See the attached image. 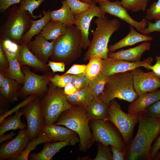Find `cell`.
Wrapping results in <instances>:
<instances>
[{
    "label": "cell",
    "mask_w": 160,
    "mask_h": 160,
    "mask_svg": "<svg viewBox=\"0 0 160 160\" xmlns=\"http://www.w3.org/2000/svg\"><path fill=\"white\" fill-rule=\"evenodd\" d=\"M40 102L39 98L37 97L24 106L22 110L23 115L27 121L26 132L29 141L38 136L44 124Z\"/></svg>",
    "instance_id": "cell-11"
},
{
    "label": "cell",
    "mask_w": 160,
    "mask_h": 160,
    "mask_svg": "<svg viewBox=\"0 0 160 160\" xmlns=\"http://www.w3.org/2000/svg\"><path fill=\"white\" fill-rule=\"evenodd\" d=\"M99 4L104 13L119 18L140 33L147 26V21L145 19H143L140 22L133 19L129 14L127 10L122 6L120 1L119 0L100 3Z\"/></svg>",
    "instance_id": "cell-15"
},
{
    "label": "cell",
    "mask_w": 160,
    "mask_h": 160,
    "mask_svg": "<svg viewBox=\"0 0 160 160\" xmlns=\"http://www.w3.org/2000/svg\"><path fill=\"white\" fill-rule=\"evenodd\" d=\"M54 40L49 42L40 34L27 45L30 51L42 62L46 63L53 53Z\"/></svg>",
    "instance_id": "cell-18"
},
{
    "label": "cell",
    "mask_w": 160,
    "mask_h": 160,
    "mask_svg": "<svg viewBox=\"0 0 160 160\" xmlns=\"http://www.w3.org/2000/svg\"><path fill=\"white\" fill-rule=\"evenodd\" d=\"M68 103L72 106L87 107L94 97L87 89L77 90L69 95H65Z\"/></svg>",
    "instance_id": "cell-29"
},
{
    "label": "cell",
    "mask_w": 160,
    "mask_h": 160,
    "mask_svg": "<svg viewBox=\"0 0 160 160\" xmlns=\"http://www.w3.org/2000/svg\"><path fill=\"white\" fill-rule=\"evenodd\" d=\"M60 126L54 124H44L41 131L53 142L69 141L72 145L79 142L76 132L66 127Z\"/></svg>",
    "instance_id": "cell-17"
},
{
    "label": "cell",
    "mask_w": 160,
    "mask_h": 160,
    "mask_svg": "<svg viewBox=\"0 0 160 160\" xmlns=\"http://www.w3.org/2000/svg\"><path fill=\"white\" fill-rule=\"evenodd\" d=\"M149 0H121L122 6L127 10L135 12L139 11H145Z\"/></svg>",
    "instance_id": "cell-36"
},
{
    "label": "cell",
    "mask_w": 160,
    "mask_h": 160,
    "mask_svg": "<svg viewBox=\"0 0 160 160\" xmlns=\"http://www.w3.org/2000/svg\"><path fill=\"white\" fill-rule=\"evenodd\" d=\"M132 71L134 89L138 96L160 88V76L152 71L145 72L138 67Z\"/></svg>",
    "instance_id": "cell-14"
},
{
    "label": "cell",
    "mask_w": 160,
    "mask_h": 160,
    "mask_svg": "<svg viewBox=\"0 0 160 160\" xmlns=\"http://www.w3.org/2000/svg\"><path fill=\"white\" fill-rule=\"evenodd\" d=\"M151 45L150 42L145 41L133 48L116 52H108V57L129 62H139L141 61V58L144 52L150 49Z\"/></svg>",
    "instance_id": "cell-19"
},
{
    "label": "cell",
    "mask_w": 160,
    "mask_h": 160,
    "mask_svg": "<svg viewBox=\"0 0 160 160\" xmlns=\"http://www.w3.org/2000/svg\"><path fill=\"white\" fill-rule=\"evenodd\" d=\"M84 2L91 4L92 2L90 0H80Z\"/></svg>",
    "instance_id": "cell-58"
},
{
    "label": "cell",
    "mask_w": 160,
    "mask_h": 160,
    "mask_svg": "<svg viewBox=\"0 0 160 160\" xmlns=\"http://www.w3.org/2000/svg\"><path fill=\"white\" fill-rule=\"evenodd\" d=\"M71 145L69 141L55 142L45 143L42 150L39 153H33L29 156L32 160H50L54 155L61 149Z\"/></svg>",
    "instance_id": "cell-26"
},
{
    "label": "cell",
    "mask_w": 160,
    "mask_h": 160,
    "mask_svg": "<svg viewBox=\"0 0 160 160\" xmlns=\"http://www.w3.org/2000/svg\"><path fill=\"white\" fill-rule=\"evenodd\" d=\"M145 18L148 20L160 19V0L155 1L146 9Z\"/></svg>",
    "instance_id": "cell-41"
},
{
    "label": "cell",
    "mask_w": 160,
    "mask_h": 160,
    "mask_svg": "<svg viewBox=\"0 0 160 160\" xmlns=\"http://www.w3.org/2000/svg\"><path fill=\"white\" fill-rule=\"evenodd\" d=\"M21 0H0V10L4 12L11 6L19 4Z\"/></svg>",
    "instance_id": "cell-50"
},
{
    "label": "cell",
    "mask_w": 160,
    "mask_h": 160,
    "mask_svg": "<svg viewBox=\"0 0 160 160\" xmlns=\"http://www.w3.org/2000/svg\"><path fill=\"white\" fill-rule=\"evenodd\" d=\"M109 121L90 120L94 142L97 141L105 145L113 146L126 153L127 146L121 135Z\"/></svg>",
    "instance_id": "cell-9"
},
{
    "label": "cell",
    "mask_w": 160,
    "mask_h": 160,
    "mask_svg": "<svg viewBox=\"0 0 160 160\" xmlns=\"http://www.w3.org/2000/svg\"><path fill=\"white\" fill-rule=\"evenodd\" d=\"M33 17L28 11L16 5L11 9L0 28V37L21 44L23 36L30 27Z\"/></svg>",
    "instance_id": "cell-6"
},
{
    "label": "cell",
    "mask_w": 160,
    "mask_h": 160,
    "mask_svg": "<svg viewBox=\"0 0 160 160\" xmlns=\"http://www.w3.org/2000/svg\"><path fill=\"white\" fill-rule=\"evenodd\" d=\"M96 3L92 2L88 9L75 15L76 21L74 25L81 33V46L82 49H87L90 45L89 35L90 24L92 19L95 17H102L105 15Z\"/></svg>",
    "instance_id": "cell-12"
},
{
    "label": "cell",
    "mask_w": 160,
    "mask_h": 160,
    "mask_svg": "<svg viewBox=\"0 0 160 160\" xmlns=\"http://www.w3.org/2000/svg\"><path fill=\"white\" fill-rule=\"evenodd\" d=\"M64 92L65 95H69L75 92L77 90L71 83L66 85L64 88Z\"/></svg>",
    "instance_id": "cell-53"
},
{
    "label": "cell",
    "mask_w": 160,
    "mask_h": 160,
    "mask_svg": "<svg viewBox=\"0 0 160 160\" xmlns=\"http://www.w3.org/2000/svg\"><path fill=\"white\" fill-rule=\"evenodd\" d=\"M72 75L71 74H55L52 76L50 81L55 86L64 88L66 85L71 83Z\"/></svg>",
    "instance_id": "cell-42"
},
{
    "label": "cell",
    "mask_w": 160,
    "mask_h": 160,
    "mask_svg": "<svg viewBox=\"0 0 160 160\" xmlns=\"http://www.w3.org/2000/svg\"><path fill=\"white\" fill-rule=\"evenodd\" d=\"M74 15L82 13L89 8L91 4L80 0H66Z\"/></svg>",
    "instance_id": "cell-38"
},
{
    "label": "cell",
    "mask_w": 160,
    "mask_h": 160,
    "mask_svg": "<svg viewBox=\"0 0 160 160\" xmlns=\"http://www.w3.org/2000/svg\"><path fill=\"white\" fill-rule=\"evenodd\" d=\"M22 115L23 112L22 110H19L15 112L13 116H9L7 119L6 118L0 124V137L6 132L10 130L26 128V125L21 120V117Z\"/></svg>",
    "instance_id": "cell-30"
},
{
    "label": "cell",
    "mask_w": 160,
    "mask_h": 160,
    "mask_svg": "<svg viewBox=\"0 0 160 160\" xmlns=\"http://www.w3.org/2000/svg\"><path fill=\"white\" fill-rule=\"evenodd\" d=\"M80 31L74 25L68 26L66 33L54 40L52 61L68 65L79 57L82 50Z\"/></svg>",
    "instance_id": "cell-5"
},
{
    "label": "cell",
    "mask_w": 160,
    "mask_h": 160,
    "mask_svg": "<svg viewBox=\"0 0 160 160\" xmlns=\"http://www.w3.org/2000/svg\"><path fill=\"white\" fill-rule=\"evenodd\" d=\"M15 80L5 77L0 86L1 100L7 103H13L18 100L19 91L21 87Z\"/></svg>",
    "instance_id": "cell-23"
},
{
    "label": "cell",
    "mask_w": 160,
    "mask_h": 160,
    "mask_svg": "<svg viewBox=\"0 0 160 160\" xmlns=\"http://www.w3.org/2000/svg\"><path fill=\"white\" fill-rule=\"evenodd\" d=\"M43 16L37 20H32L30 27L23 36L21 44H27L32 38L40 33L45 25L51 19V10H43Z\"/></svg>",
    "instance_id": "cell-24"
},
{
    "label": "cell",
    "mask_w": 160,
    "mask_h": 160,
    "mask_svg": "<svg viewBox=\"0 0 160 160\" xmlns=\"http://www.w3.org/2000/svg\"><path fill=\"white\" fill-rule=\"evenodd\" d=\"M15 134L13 131L10 133H7L5 135L4 134L0 137V143H1L3 141L11 139L12 136Z\"/></svg>",
    "instance_id": "cell-54"
},
{
    "label": "cell",
    "mask_w": 160,
    "mask_h": 160,
    "mask_svg": "<svg viewBox=\"0 0 160 160\" xmlns=\"http://www.w3.org/2000/svg\"><path fill=\"white\" fill-rule=\"evenodd\" d=\"M109 105L99 97H94L87 108V114L89 120H108Z\"/></svg>",
    "instance_id": "cell-25"
},
{
    "label": "cell",
    "mask_w": 160,
    "mask_h": 160,
    "mask_svg": "<svg viewBox=\"0 0 160 160\" xmlns=\"http://www.w3.org/2000/svg\"><path fill=\"white\" fill-rule=\"evenodd\" d=\"M153 160H160V152H158L155 156Z\"/></svg>",
    "instance_id": "cell-57"
},
{
    "label": "cell",
    "mask_w": 160,
    "mask_h": 160,
    "mask_svg": "<svg viewBox=\"0 0 160 160\" xmlns=\"http://www.w3.org/2000/svg\"><path fill=\"white\" fill-rule=\"evenodd\" d=\"M62 7L59 9L51 10V20L69 26L74 25L76 18L66 1H61Z\"/></svg>",
    "instance_id": "cell-27"
},
{
    "label": "cell",
    "mask_w": 160,
    "mask_h": 160,
    "mask_svg": "<svg viewBox=\"0 0 160 160\" xmlns=\"http://www.w3.org/2000/svg\"><path fill=\"white\" fill-rule=\"evenodd\" d=\"M5 77L3 73L0 72V86L3 84Z\"/></svg>",
    "instance_id": "cell-55"
},
{
    "label": "cell",
    "mask_w": 160,
    "mask_h": 160,
    "mask_svg": "<svg viewBox=\"0 0 160 160\" xmlns=\"http://www.w3.org/2000/svg\"><path fill=\"white\" fill-rule=\"evenodd\" d=\"M112 153L113 160H124L126 159V153L120 150L117 148L110 146Z\"/></svg>",
    "instance_id": "cell-49"
},
{
    "label": "cell",
    "mask_w": 160,
    "mask_h": 160,
    "mask_svg": "<svg viewBox=\"0 0 160 160\" xmlns=\"http://www.w3.org/2000/svg\"><path fill=\"white\" fill-rule=\"evenodd\" d=\"M47 64L53 73L65 71V64L63 62L49 61Z\"/></svg>",
    "instance_id": "cell-47"
},
{
    "label": "cell",
    "mask_w": 160,
    "mask_h": 160,
    "mask_svg": "<svg viewBox=\"0 0 160 160\" xmlns=\"http://www.w3.org/2000/svg\"><path fill=\"white\" fill-rule=\"evenodd\" d=\"M129 28L130 31L125 37L109 46L108 52H113L119 49L132 46L139 42L150 41L153 39L152 36L138 33L131 25H130Z\"/></svg>",
    "instance_id": "cell-22"
},
{
    "label": "cell",
    "mask_w": 160,
    "mask_h": 160,
    "mask_svg": "<svg viewBox=\"0 0 160 160\" xmlns=\"http://www.w3.org/2000/svg\"><path fill=\"white\" fill-rule=\"evenodd\" d=\"M49 82L47 95L40 102L44 124H55L63 112L72 107L67 100L63 88L57 87Z\"/></svg>",
    "instance_id": "cell-7"
},
{
    "label": "cell",
    "mask_w": 160,
    "mask_h": 160,
    "mask_svg": "<svg viewBox=\"0 0 160 160\" xmlns=\"http://www.w3.org/2000/svg\"><path fill=\"white\" fill-rule=\"evenodd\" d=\"M29 141L26 128L20 129L14 139L0 147V160H16Z\"/></svg>",
    "instance_id": "cell-16"
},
{
    "label": "cell",
    "mask_w": 160,
    "mask_h": 160,
    "mask_svg": "<svg viewBox=\"0 0 160 160\" xmlns=\"http://www.w3.org/2000/svg\"><path fill=\"white\" fill-rule=\"evenodd\" d=\"M153 59L149 57L139 62H129L109 57L103 59L101 72L104 74L110 76L117 73L133 70L141 66L145 67L151 65Z\"/></svg>",
    "instance_id": "cell-13"
},
{
    "label": "cell",
    "mask_w": 160,
    "mask_h": 160,
    "mask_svg": "<svg viewBox=\"0 0 160 160\" xmlns=\"http://www.w3.org/2000/svg\"><path fill=\"white\" fill-rule=\"evenodd\" d=\"M86 65L85 64H74L64 75L71 74L76 75L84 73Z\"/></svg>",
    "instance_id": "cell-48"
},
{
    "label": "cell",
    "mask_w": 160,
    "mask_h": 160,
    "mask_svg": "<svg viewBox=\"0 0 160 160\" xmlns=\"http://www.w3.org/2000/svg\"><path fill=\"white\" fill-rule=\"evenodd\" d=\"M22 46L9 39L0 37V47L5 54L8 61L18 57Z\"/></svg>",
    "instance_id": "cell-32"
},
{
    "label": "cell",
    "mask_w": 160,
    "mask_h": 160,
    "mask_svg": "<svg viewBox=\"0 0 160 160\" xmlns=\"http://www.w3.org/2000/svg\"><path fill=\"white\" fill-rule=\"evenodd\" d=\"M92 2H94L95 3H102L106 2L111 1V0H90Z\"/></svg>",
    "instance_id": "cell-56"
},
{
    "label": "cell",
    "mask_w": 160,
    "mask_h": 160,
    "mask_svg": "<svg viewBox=\"0 0 160 160\" xmlns=\"http://www.w3.org/2000/svg\"><path fill=\"white\" fill-rule=\"evenodd\" d=\"M109 80V76L105 75L100 72L94 79L91 80L87 89L94 97H98L103 92Z\"/></svg>",
    "instance_id": "cell-31"
},
{
    "label": "cell",
    "mask_w": 160,
    "mask_h": 160,
    "mask_svg": "<svg viewBox=\"0 0 160 160\" xmlns=\"http://www.w3.org/2000/svg\"><path fill=\"white\" fill-rule=\"evenodd\" d=\"M68 26L51 19L45 25L40 34L47 40H55L67 31Z\"/></svg>",
    "instance_id": "cell-28"
},
{
    "label": "cell",
    "mask_w": 160,
    "mask_h": 160,
    "mask_svg": "<svg viewBox=\"0 0 160 160\" xmlns=\"http://www.w3.org/2000/svg\"><path fill=\"white\" fill-rule=\"evenodd\" d=\"M160 149V134L156 138L152 146L150 153V160H153L154 158Z\"/></svg>",
    "instance_id": "cell-52"
},
{
    "label": "cell",
    "mask_w": 160,
    "mask_h": 160,
    "mask_svg": "<svg viewBox=\"0 0 160 160\" xmlns=\"http://www.w3.org/2000/svg\"><path fill=\"white\" fill-rule=\"evenodd\" d=\"M132 71L120 73L109 76V80L99 97L109 105L116 98L131 103L138 95L134 89Z\"/></svg>",
    "instance_id": "cell-4"
},
{
    "label": "cell",
    "mask_w": 160,
    "mask_h": 160,
    "mask_svg": "<svg viewBox=\"0 0 160 160\" xmlns=\"http://www.w3.org/2000/svg\"><path fill=\"white\" fill-rule=\"evenodd\" d=\"M108 113V120L111 122L119 132L127 147L132 139L135 127L139 122V113H125L115 99L111 101Z\"/></svg>",
    "instance_id": "cell-8"
},
{
    "label": "cell",
    "mask_w": 160,
    "mask_h": 160,
    "mask_svg": "<svg viewBox=\"0 0 160 160\" xmlns=\"http://www.w3.org/2000/svg\"><path fill=\"white\" fill-rule=\"evenodd\" d=\"M94 23L97 25L95 30L92 31V40L83 57L84 61L89 59L94 55H99L103 59L108 57V44L112 34L120 28L121 23L117 18L109 19L105 15L98 17Z\"/></svg>",
    "instance_id": "cell-3"
},
{
    "label": "cell",
    "mask_w": 160,
    "mask_h": 160,
    "mask_svg": "<svg viewBox=\"0 0 160 160\" xmlns=\"http://www.w3.org/2000/svg\"><path fill=\"white\" fill-rule=\"evenodd\" d=\"M21 68L25 75V80L23 86L19 91V97L24 98L31 95L41 97L47 92V85L54 75L51 72L41 76L32 72L26 66L23 65Z\"/></svg>",
    "instance_id": "cell-10"
},
{
    "label": "cell",
    "mask_w": 160,
    "mask_h": 160,
    "mask_svg": "<svg viewBox=\"0 0 160 160\" xmlns=\"http://www.w3.org/2000/svg\"><path fill=\"white\" fill-rule=\"evenodd\" d=\"M52 142L53 141L45 134L41 131L36 138L29 141L16 160H28L30 153L35 149L38 145L42 143Z\"/></svg>",
    "instance_id": "cell-33"
},
{
    "label": "cell",
    "mask_w": 160,
    "mask_h": 160,
    "mask_svg": "<svg viewBox=\"0 0 160 160\" xmlns=\"http://www.w3.org/2000/svg\"><path fill=\"white\" fill-rule=\"evenodd\" d=\"M159 100L160 90L140 95L128 105L127 113L135 114L144 111L147 107Z\"/></svg>",
    "instance_id": "cell-21"
},
{
    "label": "cell",
    "mask_w": 160,
    "mask_h": 160,
    "mask_svg": "<svg viewBox=\"0 0 160 160\" xmlns=\"http://www.w3.org/2000/svg\"><path fill=\"white\" fill-rule=\"evenodd\" d=\"M94 160H113L112 153L110 145H105L98 142V152Z\"/></svg>",
    "instance_id": "cell-40"
},
{
    "label": "cell",
    "mask_w": 160,
    "mask_h": 160,
    "mask_svg": "<svg viewBox=\"0 0 160 160\" xmlns=\"http://www.w3.org/2000/svg\"><path fill=\"white\" fill-rule=\"evenodd\" d=\"M87 108L73 106L63 112L54 124L65 126L76 132L79 139V149L84 152L89 149L94 143Z\"/></svg>",
    "instance_id": "cell-2"
},
{
    "label": "cell",
    "mask_w": 160,
    "mask_h": 160,
    "mask_svg": "<svg viewBox=\"0 0 160 160\" xmlns=\"http://www.w3.org/2000/svg\"><path fill=\"white\" fill-rule=\"evenodd\" d=\"M22 47L18 58L21 65H27L36 71L48 72L50 68L34 55L29 49L27 44H22Z\"/></svg>",
    "instance_id": "cell-20"
},
{
    "label": "cell",
    "mask_w": 160,
    "mask_h": 160,
    "mask_svg": "<svg viewBox=\"0 0 160 160\" xmlns=\"http://www.w3.org/2000/svg\"><path fill=\"white\" fill-rule=\"evenodd\" d=\"M144 111L150 117L160 119V100L147 107Z\"/></svg>",
    "instance_id": "cell-44"
},
{
    "label": "cell",
    "mask_w": 160,
    "mask_h": 160,
    "mask_svg": "<svg viewBox=\"0 0 160 160\" xmlns=\"http://www.w3.org/2000/svg\"><path fill=\"white\" fill-rule=\"evenodd\" d=\"M103 60L97 55L92 56L89 60L84 73L90 80L94 79L101 72Z\"/></svg>",
    "instance_id": "cell-35"
},
{
    "label": "cell",
    "mask_w": 160,
    "mask_h": 160,
    "mask_svg": "<svg viewBox=\"0 0 160 160\" xmlns=\"http://www.w3.org/2000/svg\"><path fill=\"white\" fill-rule=\"evenodd\" d=\"M72 75L71 83L77 90L87 89L88 86L91 80L84 73Z\"/></svg>",
    "instance_id": "cell-39"
},
{
    "label": "cell",
    "mask_w": 160,
    "mask_h": 160,
    "mask_svg": "<svg viewBox=\"0 0 160 160\" xmlns=\"http://www.w3.org/2000/svg\"><path fill=\"white\" fill-rule=\"evenodd\" d=\"M156 63L154 65H148L145 67L147 69L151 70L157 76H160V56L156 57Z\"/></svg>",
    "instance_id": "cell-51"
},
{
    "label": "cell",
    "mask_w": 160,
    "mask_h": 160,
    "mask_svg": "<svg viewBox=\"0 0 160 160\" xmlns=\"http://www.w3.org/2000/svg\"><path fill=\"white\" fill-rule=\"evenodd\" d=\"M147 27L141 32V33L147 35L153 32H160V19L152 23L147 21Z\"/></svg>",
    "instance_id": "cell-45"
},
{
    "label": "cell",
    "mask_w": 160,
    "mask_h": 160,
    "mask_svg": "<svg viewBox=\"0 0 160 160\" xmlns=\"http://www.w3.org/2000/svg\"><path fill=\"white\" fill-rule=\"evenodd\" d=\"M46 0H21L19 6V8L28 12L31 15L33 18H41L42 15H35L33 11L38 8L41 4Z\"/></svg>",
    "instance_id": "cell-37"
},
{
    "label": "cell",
    "mask_w": 160,
    "mask_h": 160,
    "mask_svg": "<svg viewBox=\"0 0 160 160\" xmlns=\"http://www.w3.org/2000/svg\"><path fill=\"white\" fill-rule=\"evenodd\" d=\"M9 64L6 55L0 47V72L4 73L9 67Z\"/></svg>",
    "instance_id": "cell-46"
},
{
    "label": "cell",
    "mask_w": 160,
    "mask_h": 160,
    "mask_svg": "<svg viewBox=\"0 0 160 160\" xmlns=\"http://www.w3.org/2000/svg\"><path fill=\"white\" fill-rule=\"evenodd\" d=\"M17 58L16 57L9 61V67L3 73L6 77L15 80L20 84H23L25 75L22 71Z\"/></svg>",
    "instance_id": "cell-34"
},
{
    "label": "cell",
    "mask_w": 160,
    "mask_h": 160,
    "mask_svg": "<svg viewBox=\"0 0 160 160\" xmlns=\"http://www.w3.org/2000/svg\"><path fill=\"white\" fill-rule=\"evenodd\" d=\"M138 113V129L127 147L126 159L150 160L152 144L160 134V119L150 117L144 111Z\"/></svg>",
    "instance_id": "cell-1"
},
{
    "label": "cell",
    "mask_w": 160,
    "mask_h": 160,
    "mask_svg": "<svg viewBox=\"0 0 160 160\" xmlns=\"http://www.w3.org/2000/svg\"><path fill=\"white\" fill-rule=\"evenodd\" d=\"M37 97V96L35 95H30L28 97L13 108L6 111L4 113L2 114L0 117V123L1 124L7 117L11 115L12 113L19 111L20 108H23L28 103Z\"/></svg>",
    "instance_id": "cell-43"
}]
</instances>
